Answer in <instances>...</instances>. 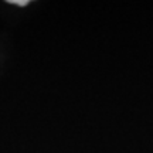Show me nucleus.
Wrapping results in <instances>:
<instances>
[{
	"instance_id": "nucleus-1",
	"label": "nucleus",
	"mask_w": 153,
	"mask_h": 153,
	"mask_svg": "<svg viewBox=\"0 0 153 153\" xmlns=\"http://www.w3.org/2000/svg\"><path fill=\"white\" fill-rule=\"evenodd\" d=\"M9 3H13V4H17V6H26L28 4V0H10Z\"/></svg>"
}]
</instances>
